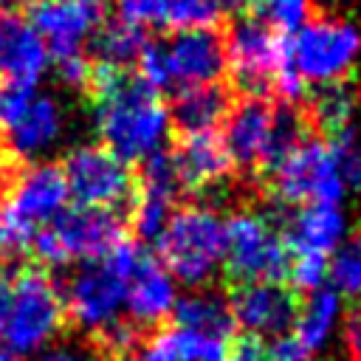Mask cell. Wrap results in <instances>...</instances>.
Returning <instances> with one entry per match:
<instances>
[{
	"label": "cell",
	"instance_id": "6da1fadb",
	"mask_svg": "<svg viewBox=\"0 0 361 361\" xmlns=\"http://www.w3.org/2000/svg\"><path fill=\"white\" fill-rule=\"evenodd\" d=\"M90 93L104 149L118 155L124 164L144 161L161 149L169 130V113L158 90L127 71L93 65Z\"/></svg>",
	"mask_w": 361,
	"mask_h": 361
},
{
	"label": "cell",
	"instance_id": "7a4b0ae2",
	"mask_svg": "<svg viewBox=\"0 0 361 361\" xmlns=\"http://www.w3.org/2000/svg\"><path fill=\"white\" fill-rule=\"evenodd\" d=\"M65 327V305L42 268L0 274V347L6 353H42Z\"/></svg>",
	"mask_w": 361,
	"mask_h": 361
},
{
	"label": "cell",
	"instance_id": "3957f363",
	"mask_svg": "<svg viewBox=\"0 0 361 361\" xmlns=\"http://www.w3.org/2000/svg\"><path fill=\"white\" fill-rule=\"evenodd\" d=\"M144 257V248L135 243H118L110 254L82 262L79 271L71 274L62 305L65 319H71L79 330L90 333L93 338L113 324H118V313L124 310V290L127 276Z\"/></svg>",
	"mask_w": 361,
	"mask_h": 361
},
{
	"label": "cell",
	"instance_id": "277c9868",
	"mask_svg": "<svg viewBox=\"0 0 361 361\" xmlns=\"http://www.w3.org/2000/svg\"><path fill=\"white\" fill-rule=\"evenodd\" d=\"M226 245V220L200 203L178 206L164 231L158 234L161 265L172 274V279L200 288L206 285L217 268L223 265Z\"/></svg>",
	"mask_w": 361,
	"mask_h": 361
},
{
	"label": "cell",
	"instance_id": "5b68a950",
	"mask_svg": "<svg viewBox=\"0 0 361 361\" xmlns=\"http://www.w3.org/2000/svg\"><path fill=\"white\" fill-rule=\"evenodd\" d=\"M124 237V223L116 212L71 206L31 237L34 257L42 265H65L73 259H99L110 254Z\"/></svg>",
	"mask_w": 361,
	"mask_h": 361
},
{
	"label": "cell",
	"instance_id": "8992f818",
	"mask_svg": "<svg viewBox=\"0 0 361 361\" xmlns=\"http://www.w3.org/2000/svg\"><path fill=\"white\" fill-rule=\"evenodd\" d=\"M358 51L361 34L341 17H307V23L285 42L288 65L302 82H313L319 87L344 82Z\"/></svg>",
	"mask_w": 361,
	"mask_h": 361
},
{
	"label": "cell",
	"instance_id": "52a82bcc",
	"mask_svg": "<svg viewBox=\"0 0 361 361\" xmlns=\"http://www.w3.org/2000/svg\"><path fill=\"white\" fill-rule=\"evenodd\" d=\"M290 251L279 228L257 212H237L226 220L223 265L234 285L279 282L288 274Z\"/></svg>",
	"mask_w": 361,
	"mask_h": 361
},
{
	"label": "cell",
	"instance_id": "ba28073f",
	"mask_svg": "<svg viewBox=\"0 0 361 361\" xmlns=\"http://www.w3.org/2000/svg\"><path fill=\"white\" fill-rule=\"evenodd\" d=\"M265 175L271 192L285 206H338L347 192L330 144L316 138L299 144Z\"/></svg>",
	"mask_w": 361,
	"mask_h": 361
},
{
	"label": "cell",
	"instance_id": "9c48e42d",
	"mask_svg": "<svg viewBox=\"0 0 361 361\" xmlns=\"http://www.w3.org/2000/svg\"><path fill=\"white\" fill-rule=\"evenodd\" d=\"M226 39V65L234 85L248 93V99H262L274 90V79L285 65V39L257 17H237Z\"/></svg>",
	"mask_w": 361,
	"mask_h": 361
},
{
	"label": "cell",
	"instance_id": "30bf717a",
	"mask_svg": "<svg viewBox=\"0 0 361 361\" xmlns=\"http://www.w3.org/2000/svg\"><path fill=\"white\" fill-rule=\"evenodd\" d=\"M62 175L71 197H76V206L113 212L135 197V175L130 172V164L96 144L71 149Z\"/></svg>",
	"mask_w": 361,
	"mask_h": 361
},
{
	"label": "cell",
	"instance_id": "8fae6325",
	"mask_svg": "<svg viewBox=\"0 0 361 361\" xmlns=\"http://www.w3.org/2000/svg\"><path fill=\"white\" fill-rule=\"evenodd\" d=\"M166 87H197L214 85L226 71V39L214 25L172 31L161 42Z\"/></svg>",
	"mask_w": 361,
	"mask_h": 361
},
{
	"label": "cell",
	"instance_id": "7c38bea8",
	"mask_svg": "<svg viewBox=\"0 0 361 361\" xmlns=\"http://www.w3.org/2000/svg\"><path fill=\"white\" fill-rule=\"evenodd\" d=\"M299 293L282 282L234 285L228 296L231 319L254 338H276L293 330L299 316Z\"/></svg>",
	"mask_w": 361,
	"mask_h": 361
},
{
	"label": "cell",
	"instance_id": "4fadbf2b",
	"mask_svg": "<svg viewBox=\"0 0 361 361\" xmlns=\"http://www.w3.org/2000/svg\"><path fill=\"white\" fill-rule=\"evenodd\" d=\"M175 302H178V290L172 274L149 251H144L138 265L130 271L124 290V310L130 316V324L147 333V327H155L172 313Z\"/></svg>",
	"mask_w": 361,
	"mask_h": 361
},
{
	"label": "cell",
	"instance_id": "5bb4252c",
	"mask_svg": "<svg viewBox=\"0 0 361 361\" xmlns=\"http://www.w3.org/2000/svg\"><path fill=\"white\" fill-rule=\"evenodd\" d=\"M28 23L39 34L45 51L54 59H59V56L82 54V42L99 25V14L96 8L79 6L73 0H37L31 6Z\"/></svg>",
	"mask_w": 361,
	"mask_h": 361
},
{
	"label": "cell",
	"instance_id": "9a60e30c",
	"mask_svg": "<svg viewBox=\"0 0 361 361\" xmlns=\"http://www.w3.org/2000/svg\"><path fill=\"white\" fill-rule=\"evenodd\" d=\"M68 183L62 175V166L56 164H34L23 169L11 186L8 209L25 220L31 228L48 226L54 217H59L68 206Z\"/></svg>",
	"mask_w": 361,
	"mask_h": 361
},
{
	"label": "cell",
	"instance_id": "2e32d148",
	"mask_svg": "<svg viewBox=\"0 0 361 361\" xmlns=\"http://www.w3.org/2000/svg\"><path fill=\"white\" fill-rule=\"evenodd\" d=\"M271 124H274V107L265 99H243L237 107L228 110L220 141L228 152L231 166L262 169Z\"/></svg>",
	"mask_w": 361,
	"mask_h": 361
},
{
	"label": "cell",
	"instance_id": "e0dca14e",
	"mask_svg": "<svg viewBox=\"0 0 361 361\" xmlns=\"http://www.w3.org/2000/svg\"><path fill=\"white\" fill-rule=\"evenodd\" d=\"M180 189L192 192H209L214 186H223V180L231 172L228 152L217 133H197V135H180L175 147L169 149Z\"/></svg>",
	"mask_w": 361,
	"mask_h": 361
},
{
	"label": "cell",
	"instance_id": "ac0fdd59",
	"mask_svg": "<svg viewBox=\"0 0 361 361\" xmlns=\"http://www.w3.org/2000/svg\"><path fill=\"white\" fill-rule=\"evenodd\" d=\"M279 234L290 254L324 257L347 237V217L338 206H296L282 217Z\"/></svg>",
	"mask_w": 361,
	"mask_h": 361
},
{
	"label": "cell",
	"instance_id": "d6986e66",
	"mask_svg": "<svg viewBox=\"0 0 361 361\" xmlns=\"http://www.w3.org/2000/svg\"><path fill=\"white\" fill-rule=\"evenodd\" d=\"M48 65V51L34 25L17 11H0V79L34 85Z\"/></svg>",
	"mask_w": 361,
	"mask_h": 361
},
{
	"label": "cell",
	"instance_id": "ffe728a7",
	"mask_svg": "<svg viewBox=\"0 0 361 361\" xmlns=\"http://www.w3.org/2000/svg\"><path fill=\"white\" fill-rule=\"evenodd\" d=\"M118 17L138 28L166 25L175 31L206 28L214 23L217 11L212 0H116Z\"/></svg>",
	"mask_w": 361,
	"mask_h": 361
},
{
	"label": "cell",
	"instance_id": "44dd1931",
	"mask_svg": "<svg viewBox=\"0 0 361 361\" xmlns=\"http://www.w3.org/2000/svg\"><path fill=\"white\" fill-rule=\"evenodd\" d=\"M231 110L228 90L214 85H197V87H180L172 96V104L166 107L169 124L178 127L180 135H197V133H214L220 121H226Z\"/></svg>",
	"mask_w": 361,
	"mask_h": 361
},
{
	"label": "cell",
	"instance_id": "7402d4cb",
	"mask_svg": "<svg viewBox=\"0 0 361 361\" xmlns=\"http://www.w3.org/2000/svg\"><path fill=\"white\" fill-rule=\"evenodd\" d=\"M62 133V107L51 96H37L31 107L6 130V144L14 158H34L45 152Z\"/></svg>",
	"mask_w": 361,
	"mask_h": 361
},
{
	"label": "cell",
	"instance_id": "603a6c76",
	"mask_svg": "<svg viewBox=\"0 0 361 361\" xmlns=\"http://www.w3.org/2000/svg\"><path fill=\"white\" fill-rule=\"evenodd\" d=\"M172 319H175V327L180 330H192L214 338H228L234 330L228 299L212 288H200L180 296L172 307Z\"/></svg>",
	"mask_w": 361,
	"mask_h": 361
},
{
	"label": "cell",
	"instance_id": "cb8c5ba5",
	"mask_svg": "<svg viewBox=\"0 0 361 361\" xmlns=\"http://www.w3.org/2000/svg\"><path fill=\"white\" fill-rule=\"evenodd\" d=\"M144 45H147L144 31L133 23H124L121 17L96 25V31L90 34V48H93V56L99 59L96 65L116 68V71H127L130 65H135Z\"/></svg>",
	"mask_w": 361,
	"mask_h": 361
},
{
	"label": "cell",
	"instance_id": "d4e9b609",
	"mask_svg": "<svg viewBox=\"0 0 361 361\" xmlns=\"http://www.w3.org/2000/svg\"><path fill=\"white\" fill-rule=\"evenodd\" d=\"M341 316V299L336 290L330 288H319L313 290L302 305H299V316L293 324V336L316 355L333 336V327Z\"/></svg>",
	"mask_w": 361,
	"mask_h": 361
},
{
	"label": "cell",
	"instance_id": "484cf974",
	"mask_svg": "<svg viewBox=\"0 0 361 361\" xmlns=\"http://www.w3.org/2000/svg\"><path fill=\"white\" fill-rule=\"evenodd\" d=\"M355 110V90L347 82H333V85H322L313 99H310V124L322 127L330 138H336L338 133L350 130V118Z\"/></svg>",
	"mask_w": 361,
	"mask_h": 361
},
{
	"label": "cell",
	"instance_id": "4316f807",
	"mask_svg": "<svg viewBox=\"0 0 361 361\" xmlns=\"http://www.w3.org/2000/svg\"><path fill=\"white\" fill-rule=\"evenodd\" d=\"M310 133V118L307 113L282 104L274 107V124H271V138H268V149H265V161H262V172H271L279 161H285L299 144L307 141Z\"/></svg>",
	"mask_w": 361,
	"mask_h": 361
},
{
	"label": "cell",
	"instance_id": "83f0119b",
	"mask_svg": "<svg viewBox=\"0 0 361 361\" xmlns=\"http://www.w3.org/2000/svg\"><path fill=\"white\" fill-rule=\"evenodd\" d=\"M327 279L333 282L330 290L338 293V299H361V231L347 234L327 262Z\"/></svg>",
	"mask_w": 361,
	"mask_h": 361
},
{
	"label": "cell",
	"instance_id": "f1b7e54d",
	"mask_svg": "<svg viewBox=\"0 0 361 361\" xmlns=\"http://www.w3.org/2000/svg\"><path fill=\"white\" fill-rule=\"evenodd\" d=\"M175 212V197L152 192V189H141L135 183V197H133V209H130V223L133 231L141 240H158V234L164 231L169 214Z\"/></svg>",
	"mask_w": 361,
	"mask_h": 361
},
{
	"label": "cell",
	"instance_id": "f546056e",
	"mask_svg": "<svg viewBox=\"0 0 361 361\" xmlns=\"http://www.w3.org/2000/svg\"><path fill=\"white\" fill-rule=\"evenodd\" d=\"M164 344L169 353V361H223L228 350V338H214L192 330H164Z\"/></svg>",
	"mask_w": 361,
	"mask_h": 361
},
{
	"label": "cell",
	"instance_id": "4dcf8cb0",
	"mask_svg": "<svg viewBox=\"0 0 361 361\" xmlns=\"http://www.w3.org/2000/svg\"><path fill=\"white\" fill-rule=\"evenodd\" d=\"M254 17L276 34H293L307 23V0H254Z\"/></svg>",
	"mask_w": 361,
	"mask_h": 361
},
{
	"label": "cell",
	"instance_id": "1f68e13d",
	"mask_svg": "<svg viewBox=\"0 0 361 361\" xmlns=\"http://www.w3.org/2000/svg\"><path fill=\"white\" fill-rule=\"evenodd\" d=\"M330 149L344 186L361 192V135L355 130H344L330 141Z\"/></svg>",
	"mask_w": 361,
	"mask_h": 361
},
{
	"label": "cell",
	"instance_id": "d6a6232c",
	"mask_svg": "<svg viewBox=\"0 0 361 361\" xmlns=\"http://www.w3.org/2000/svg\"><path fill=\"white\" fill-rule=\"evenodd\" d=\"M285 276L290 279V288L296 293H302V290L313 293L327 279V259L319 254H290Z\"/></svg>",
	"mask_w": 361,
	"mask_h": 361
},
{
	"label": "cell",
	"instance_id": "836d02e7",
	"mask_svg": "<svg viewBox=\"0 0 361 361\" xmlns=\"http://www.w3.org/2000/svg\"><path fill=\"white\" fill-rule=\"evenodd\" d=\"M34 99H37L34 85L0 79V130L6 133L8 127H14L17 118L31 107Z\"/></svg>",
	"mask_w": 361,
	"mask_h": 361
},
{
	"label": "cell",
	"instance_id": "e575fe53",
	"mask_svg": "<svg viewBox=\"0 0 361 361\" xmlns=\"http://www.w3.org/2000/svg\"><path fill=\"white\" fill-rule=\"evenodd\" d=\"M37 228H31L25 220H20L8 206L0 209V257H20L31 248V237Z\"/></svg>",
	"mask_w": 361,
	"mask_h": 361
},
{
	"label": "cell",
	"instance_id": "d590c367",
	"mask_svg": "<svg viewBox=\"0 0 361 361\" xmlns=\"http://www.w3.org/2000/svg\"><path fill=\"white\" fill-rule=\"evenodd\" d=\"M56 73L68 87H87L90 90V79H93V65L85 54H71V56H59L56 59Z\"/></svg>",
	"mask_w": 361,
	"mask_h": 361
},
{
	"label": "cell",
	"instance_id": "8d00e7d4",
	"mask_svg": "<svg viewBox=\"0 0 361 361\" xmlns=\"http://www.w3.org/2000/svg\"><path fill=\"white\" fill-rule=\"evenodd\" d=\"M268 361H313V353L293 333H285L268 344Z\"/></svg>",
	"mask_w": 361,
	"mask_h": 361
},
{
	"label": "cell",
	"instance_id": "74e56055",
	"mask_svg": "<svg viewBox=\"0 0 361 361\" xmlns=\"http://www.w3.org/2000/svg\"><path fill=\"white\" fill-rule=\"evenodd\" d=\"M223 361H268V347L262 344V338L243 333L228 344Z\"/></svg>",
	"mask_w": 361,
	"mask_h": 361
},
{
	"label": "cell",
	"instance_id": "f35d334b",
	"mask_svg": "<svg viewBox=\"0 0 361 361\" xmlns=\"http://www.w3.org/2000/svg\"><path fill=\"white\" fill-rule=\"evenodd\" d=\"M344 347L350 361H361V310H355L344 330Z\"/></svg>",
	"mask_w": 361,
	"mask_h": 361
},
{
	"label": "cell",
	"instance_id": "ab89813d",
	"mask_svg": "<svg viewBox=\"0 0 361 361\" xmlns=\"http://www.w3.org/2000/svg\"><path fill=\"white\" fill-rule=\"evenodd\" d=\"M34 361H87V358L71 347H51V350H42Z\"/></svg>",
	"mask_w": 361,
	"mask_h": 361
},
{
	"label": "cell",
	"instance_id": "60d3db41",
	"mask_svg": "<svg viewBox=\"0 0 361 361\" xmlns=\"http://www.w3.org/2000/svg\"><path fill=\"white\" fill-rule=\"evenodd\" d=\"M214 11H226V14H240L245 8H254V0H212Z\"/></svg>",
	"mask_w": 361,
	"mask_h": 361
},
{
	"label": "cell",
	"instance_id": "b9f144b4",
	"mask_svg": "<svg viewBox=\"0 0 361 361\" xmlns=\"http://www.w3.org/2000/svg\"><path fill=\"white\" fill-rule=\"evenodd\" d=\"M34 0H0V11H14L17 6H31Z\"/></svg>",
	"mask_w": 361,
	"mask_h": 361
},
{
	"label": "cell",
	"instance_id": "7bdbcfd3",
	"mask_svg": "<svg viewBox=\"0 0 361 361\" xmlns=\"http://www.w3.org/2000/svg\"><path fill=\"white\" fill-rule=\"evenodd\" d=\"M73 3H79V6H87V8H99L102 3H107V0H73Z\"/></svg>",
	"mask_w": 361,
	"mask_h": 361
},
{
	"label": "cell",
	"instance_id": "ee69618b",
	"mask_svg": "<svg viewBox=\"0 0 361 361\" xmlns=\"http://www.w3.org/2000/svg\"><path fill=\"white\" fill-rule=\"evenodd\" d=\"M3 195H6V169L0 166V200H3Z\"/></svg>",
	"mask_w": 361,
	"mask_h": 361
},
{
	"label": "cell",
	"instance_id": "f6af8a7d",
	"mask_svg": "<svg viewBox=\"0 0 361 361\" xmlns=\"http://www.w3.org/2000/svg\"><path fill=\"white\" fill-rule=\"evenodd\" d=\"M0 361H17V358H14V355H11V353H6V350H3V347H0Z\"/></svg>",
	"mask_w": 361,
	"mask_h": 361
},
{
	"label": "cell",
	"instance_id": "bcb514c9",
	"mask_svg": "<svg viewBox=\"0 0 361 361\" xmlns=\"http://www.w3.org/2000/svg\"><path fill=\"white\" fill-rule=\"evenodd\" d=\"M322 3H327V0H322Z\"/></svg>",
	"mask_w": 361,
	"mask_h": 361
}]
</instances>
